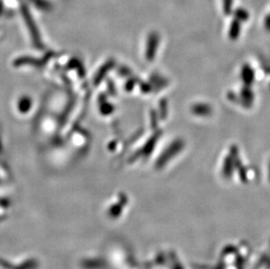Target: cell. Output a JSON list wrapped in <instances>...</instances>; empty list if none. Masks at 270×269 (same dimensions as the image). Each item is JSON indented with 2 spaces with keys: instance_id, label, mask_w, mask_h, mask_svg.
Masks as SVG:
<instances>
[{
  "instance_id": "6da1fadb",
  "label": "cell",
  "mask_w": 270,
  "mask_h": 269,
  "mask_svg": "<svg viewBox=\"0 0 270 269\" xmlns=\"http://www.w3.org/2000/svg\"><path fill=\"white\" fill-rule=\"evenodd\" d=\"M191 110L194 114L199 117H207L212 114L213 108L206 103H197L191 107Z\"/></svg>"
},
{
  "instance_id": "7a4b0ae2",
  "label": "cell",
  "mask_w": 270,
  "mask_h": 269,
  "mask_svg": "<svg viewBox=\"0 0 270 269\" xmlns=\"http://www.w3.org/2000/svg\"><path fill=\"white\" fill-rule=\"evenodd\" d=\"M242 81L244 82L245 84L249 86L251 84L254 80V71L249 66H245L242 68Z\"/></svg>"
},
{
  "instance_id": "3957f363",
  "label": "cell",
  "mask_w": 270,
  "mask_h": 269,
  "mask_svg": "<svg viewBox=\"0 0 270 269\" xmlns=\"http://www.w3.org/2000/svg\"><path fill=\"white\" fill-rule=\"evenodd\" d=\"M241 32V24L238 19H235L231 24L230 30H229V38L232 40L238 39L239 34Z\"/></svg>"
},
{
  "instance_id": "277c9868",
  "label": "cell",
  "mask_w": 270,
  "mask_h": 269,
  "mask_svg": "<svg viewBox=\"0 0 270 269\" xmlns=\"http://www.w3.org/2000/svg\"><path fill=\"white\" fill-rule=\"evenodd\" d=\"M236 17L239 21H246L248 19V13L245 10L239 9L236 12Z\"/></svg>"
},
{
  "instance_id": "5b68a950",
  "label": "cell",
  "mask_w": 270,
  "mask_h": 269,
  "mask_svg": "<svg viewBox=\"0 0 270 269\" xmlns=\"http://www.w3.org/2000/svg\"><path fill=\"white\" fill-rule=\"evenodd\" d=\"M242 97H243L246 101H248V102H251V101H253V100H254L253 93H252V91H250V89H248V88H244V89H242Z\"/></svg>"
},
{
  "instance_id": "8992f818",
  "label": "cell",
  "mask_w": 270,
  "mask_h": 269,
  "mask_svg": "<svg viewBox=\"0 0 270 269\" xmlns=\"http://www.w3.org/2000/svg\"><path fill=\"white\" fill-rule=\"evenodd\" d=\"M233 7V0H224V11L226 14L231 13Z\"/></svg>"
},
{
  "instance_id": "52a82bcc",
  "label": "cell",
  "mask_w": 270,
  "mask_h": 269,
  "mask_svg": "<svg viewBox=\"0 0 270 269\" xmlns=\"http://www.w3.org/2000/svg\"><path fill=\"white\" fill-rule=\"evenodd\" d=\"M265 26L268 31H270V16H267L265 19Z\"/></svg>"
}]
</instances>
